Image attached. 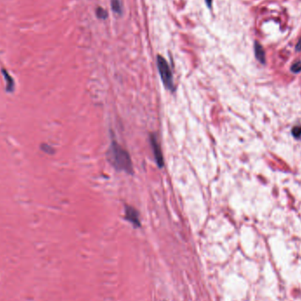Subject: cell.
<instances>
[{
	"mask_svg": "<svg viewBox=\"0 0 301 301\" xmlns=\"http://www.w3.org/2000/svg\"><path fill=\"white\" fill-rule=\"evenodd\" d=\"M255 56L258 60L260 61L261 63L264 64L265 63V54H264V50H263V47L258 43L255 42Z\"/></svg>",
	"mask_w": 301,
	"mask_h": 301,
	"instance_id": "5",
	"label": "cell"
},
{
	"mask_svg": "<svg viewBox=\"0 0 301 301\" xmlns=\"http://www.w3.org/2000/svg\"><path fill=\"white\" fill-rule=\"evenodd\" d=\"M111 6H112V10L115 12L118 13V14L122 13V6H121L120 0H111Z\"/></svg>",
	"mask_w": 301,
	"mask_h": 301,
	"instance_id": "6",
	"label": "cell"
},
{
	"mask_svg": "<svg viewBox=\"0 0 301 301\" xmlns=\"http://www.w3.org/2000/svg\"><path fill=\"white\" fill-rule=\"evenodd\" d=\"M108 159L115 169L127 174H133V164L130 153L116 140H113L108 152Z\"/></svg>",
	"mask_w": 301,
	"mask_h": 301,
	"instance_id": "1",
	"label": "cell"
},
{
	"mask_svg": "<svg viewBox=\"0 0 301 301\" xmlns=\"http://www.w3.org/2000/svg\"><path fill=\"white\" fill-rule=\"evenodd\" d=\"M291 133L293 135V137L297 138V139H299L301 137V125H298V126H295L292 128V131H291Z\"/></svg>",
	"mask_w": 301,
	"mask_h": 301,
	"instance_id": "7",
	"label": "cell"
},
{
	"mask_svg": "<svg viewBox=\"0 0 301 301\" xmlns=\"http://www.w3.org/2000/svg\"><path fill=\"white\" fill-rule=\"evenodd\" d=\"M3 74H4V76L6 77V79L7 80V88L12 87V86H13V81H12V78L10 77V75L8 74V72L5 71V70H3Z\"/></svg>",
	"mask_w": 301,
	"mask_h": 301,
	"instance_id": "10",
	"label": "cell"
},
{
	"mask_svg": "<svg viewBox=\"0 0 301 301\" xmlns=\"http://www.w3.org/2000/svg\"><path fill=\"white\" fill-rule=\"evenodd\" d=\"M290 70H291V71L292 72H294V73H299V72H300L301 71V61H298V62H296V63H294L292 65H291V68H290Z\"/></svg>",
	"mask_w": 301,
	"mask_h": 301,
	"instance_id": "9",
	"label": "cell"
},
{
	"mask_svg": "<svg viewBox=\"0 0 301 301\" xmlns=\"http://www.w3.org/2000/svg\"><path fill=\"white\" fill-rule=\"evenodd\" d=\"M157 66L159 72V76L161 77V80L164 84L165 87L171 92L175 91V85L173 80V74L170 69L167 62L165 60L164 57L161 55H157Z\"/></svg>",
	"mask_w": 301,
	"mask_h": 301,
	"instance_id": "2",
	"label": "cell"
},
{
	"mask_svg": "<svg viewBox=\"0 0 301 301\" xmlns=\"http://www.w3.org/2000/svg\"><path fill=\"white\" fill-rule=\"evenodd\" d=\"M150 142H151V146L153 151V155L155 158V161L157 163V166L159 168H162L164 166V159H163V153L161 152V148L159 145L158 139L155 135L152 134L150 135Z\"/></svg>",
	"mask_w": 301,
	"mask_h": 301,
	"instance_id": "3",
	"label": "cell"
},
{
	"mask_svg": "<svg viewBox=\"0 0 301 301\" xmlns=\"http://www.w3.org/2000/svg\"><path fill=\"white\" fill-rule=\"evenodd\" d=\"M296 49H297V50L298 51H300L301 50V39L299 41V42H298V44H297V47H296Z\"/></svg>",
	"mask_w": 301,
	"mask_h": 301,
	"instance_id": "11",
	"label": "cell"
},
{
	"mask_svg": "<svg viewBox=\"0 0 301 301\" xmlns=\"http://www.w3.org/2000/svg\"><path fill=\"white\" fill-rule=\"evenodd\" d=\"M205 2H206V5H207L209 8H210L211 5H212V0H205Z\"/></svg>",
	"mask_w": 301,
	"mask_h": 301,
	"instance_id": "12",
	"label": "cell"
},
{
	"mask_svg": "<svg viewBox=\"0 0 301 301\" xmlns=\"http://www.w3.org/2000/svg\"><path fill=\"white\" fill-rule=\"evenodd\" d=\"M125 219L128 220L130 223H131L135 227L141 226L138 211L132 206L127 205L125 207Z\"/></svg>",
	"mask_w": 301,
	"mask_h": 301,
	"instance_id": "4",
	"label": "cell"
},
{
	"mask_svg": "<svg viewBox=\"0 0 301 301\" xmlns=\"http://www.w3.org/2000/svg\"><path fill=\"white\" fill-rule=\"evenodd\" d=\"M96 15H97L100 19L105 20V19L108 17V13H107V11H105L103 8L99 7V8H97V10H96Z\"/></svg>",
	"mask_w": 301,
	"mask_h": 301,
	"instance_id": "8",
	"label": "cell"
}]
</instances>
